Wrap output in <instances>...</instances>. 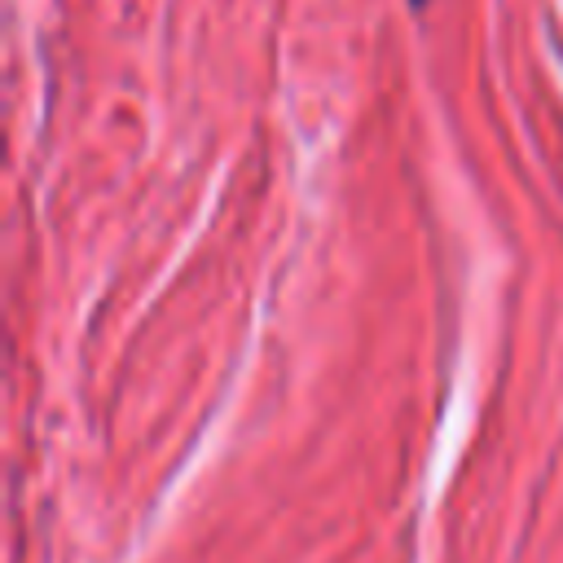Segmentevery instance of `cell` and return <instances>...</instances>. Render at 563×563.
<instances>
[{
    "instance_id": "1",
    "label": "cell",
    "mask_w": 563,
    "mask_h": 563,
    "mask_svg": "<svg viewBox=\"0 0 563 563\" xmlns=\"http://www.w3.org/2000/svg\"><path fill=\"white\" fill-rule=\"evenodd\" d=\"M422 4H427V0H413V9H422Z\"/></svg>"
}]
</instances>
